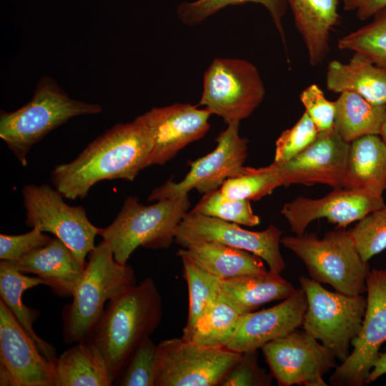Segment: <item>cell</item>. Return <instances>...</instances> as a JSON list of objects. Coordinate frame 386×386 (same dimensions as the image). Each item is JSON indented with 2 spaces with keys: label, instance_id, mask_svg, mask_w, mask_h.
I'll return each instance as SVG.
<instances>
[{
  "label": "cell",
  "instance_id": "obj_1",
  "mask_svg": "<svg viewBox=\"0 0 386 386\" xmlns=\"http://www.w3.org/2000/svg\"><path fill=\"white\" fill-rule=\"evenodd\" d=\"M152 148L151 133L140 115L131 122L115 124L89 143L74 160L56 165L51 172V179L64 198L82 199L102 180L134 181L148 167Z\"/></svg>",
  "mask_w": 386,
  "mask_h": 386
},
{
  "label": "cell",
  "instance_id": "obj_2",
  "mask_svg": "<svg viewBox=\"0 0 386 386\" xmlns=\"http://www.w3.org/2000/svg\"><path fill=\"white\" fill-rule=\"evenodd\" d=\"M162 316V297L149 277L107 302L86 341L102 355L113 383Z\"/></svg>",
  "mask_w": 386,
  "mask_h": 386
},
{
  "label": "cell",
  "instance_id": "obj_3",
  "mask_svg": "<svg viewBox=\"0 0 386 386\" xmlns=\"http://www.w3.org/2000/svg\"><path fill=\"white\" fill-rule=\"evenodd\" d=\"M136 284L134 269L116 262L109 245L102 240L89 253V260L61 313L63 340L71 345L86 341L102 315L106 302Z\"/></svg>",
  "mask_w": 386,
  "mask_h": 386
},
{
  "label": "cell",
  "instance_id": "obj_4",
  "mask_svg": "<svg viewBox=\"0 0 386 386\" xmlns=\"http://www.w3.org/2000/svg\"><path fill=\"white\" fill-rule=\"evenodd\" d=\"M101 105L71 98L55 80L41 77L30 101L13 112L1 111L0 137L26 167L33 146L69 119L98 114Z\"/></svg>",
  "mask_w": 386,
  "mask_h": 386
},
{
  "label": "cell",
  "instance_id": "obj_5",
  "mask_svg": "<svg viewBox=\"0 0 386 386\" xmlns=\"http://www.w3.org/2000/svg\"><path fill=\"white\" fill-rule=\"evenodd\" d=\"M189 207L188 194L159 200L152 205H144L137 197L130 196L114 220L99 229L98 235L109 245L116 262L127 264L139 247L169 248Z\"/></svg>",
  "mask_w": 386,
  "mask_h": 386
},
{
  "label": "cell",
  "instance_id": "obj_6",
  "mask_svg": "<svg viewBox=\"0 0 386 386\" xmlns=\"http://www.w3.org/2000/svg\"><path fill=\"white\" fill-rule=\"evenodd\" d=\"M281 244L303 262L315 281L348 295L366 292L371 269L360 257L348 230L337 228L321 239L315 233L287 236L281 238Z\"/></svg>",
  "mask_w": 386,
  "mask_h": 386
},
{
  "label": "cell",
  "instance_id": "obj_7",
  "mask_svg": "<svg viewBox=\"0 0 386 386\" xmlns=\"http://www.w3.org/2000/svg\"><path fill=\"white\" fill-rule=\"evenodd\" d=\"M299 281L307 301L302 328L344 362L360 330L367 298L330 291L304 276Z\"/></svg>",
  "mask_w": 386,
  "mask_h": 386
},
{
  "label": "cell",
  "instance_id": "obj_8",
  "mask_svg": "<svg viewBox=\"0 0 386 386\" xmlns=\"http://www.w3.org/2000/svg\"><path fill=\"white\" fill-rule=\"evenodd\" d=\"M265 88L257 67L242 59L215 58L203 76L197 106L227 124L239 123L262 102Z\"/></svg>",
  "mask_w": 386,
  "mask_h": 386
},
{
  "label": "cell",
  "instance_id": "obj_9",
  "mask_svg": "<svg viewBox=\"0 0 386 386\" xmlns=\"http://www.w3.org/2000/svg\"><path fill=\"white\" fill-rule=\"evenodd\" d=\"M242 352L205 347L182 337L157 345L154 386H217Z\"/></svg>",
  "mask_w": 386,
  "mask_h": 386
},
{
  "label": "cell",
  "instance_id": "obj_10",
  "mask_svg": "<svg viewBox=\"0 0 386 386\" xmlns=\"http://www.w3.org/2000/svg\"><path fill=\"white\" fill-rule=\"evenodd\" d=\"M22 196L26 225L53 234L85 265L99 230L88 219L85 209L67 204L57 189L46 184L24 186Z\"/></svg>",
  "mask_w": 386,
  "mask_h": 386
},
{
  "label": "cell",
  "instance_id": "obj_11",
  "mask_svg": "<svg viewBox=\"0 0 386 386\" xmlns=\"http://www.w3.org/2000/svg\"><path fill=\"white\" fill-rule=\"evenodd\" d=\"M367 306L352 350L330 377L334 386H362L386 342V269H372L366 279Z\"/></svg>",
  "mask_w": 386,
  "mask_h": 386
},
{
  "label": "cell",
  "instance_id": "obj_12",
  "mask_svg": "<svg viewBox=\"0 0 386 386\" xmlns=\"http://www.w3.org/2000/svg\"><path fill=\"white\" fill-rule=\"evenodd\" d=\"M261 349L279 386H327L323 376L337 367L333 352L304 329L297 328Z\"/></svg>",
  "mask_w": 386,
  "mask_h": 386
},
{
  "label": "cell",
  "instance_id": "obj_13",
  "mask_svg": "<svg viewBox=\"0 0 386 386\" xmlns=\"http://www.w3.org/2000/svg\"><path fill=\"white\" fill-rule=\"evenodd\" d=\"M227 125L215 139L216 148L190 162V170L182 180H168L154 189L147 200L169 199L187 194L194 189L205 194L219 189L226 179L240 174L248 154V141L239 135V123Z\"/></svg>",
  "mask_w": 386,
  "mask_h": 386
},
{
  "label": "cell",
  "instance_id": "obj_14",
  "mask_svg": "<svg viewBox=\"0 0 386 386\" xmlns=\"http://www.w3.org/2000/svg\"><path fill=\"white\" fill-rule=\"evenodd\" d=\"M282 234L272 224L262 231L254 232L190 211L179 223L174 242L186 247L202 242H217L252 252L261 257L269 270L281 273L286 266L279 249Z\"/></svg>",
  "mask_w": 386,
  "mask_h": 386
},
{
  "label": "cell",
  "instance_id": "obj_15",
  "mask_svg": "<svg viewBox=\"0 0 386 386\" xmlns=\"http://www.w3.org/2000/svg\"><path fill=\"white\" fill-rule=\"evenodd\" d=\"M0 385L54 386L50 360L1 300Z\"/></svg>",
  "mask_w": 386,
  "mask_h": 386
},
{
  "label": "cell",
  "instance_id": "obj_16",
  "mask_svg": "<svg viewBox=\"0 0 386 386\" xmlns=\"http://www.w3.org/2000/svg\"><path fill=\"white\" fill-rule=\"evenodd\" d=\"M385 204L382 195L341 187L333 189L319 199L298 197L284 204L281 214L287 220L291 231L300 235L315 219L325 218L337 228L345 229Z\"/></svg>",
  "mask_w": 386,
  "mask_h": 386
},
{
  "label": "cell",
  "instance_id": "obj_17",
  "mask_svg": "<svg viewBox=\"0 0 386 386\" xmlns=\"http://www.w3.org/2000/svg\"><path fill=\"white\" fill-rule=\"evenodd\" d=\"M350 144L333 128L319 132L306 149L284 163H275L282 186L300 184L343 187Z\"/></svg>",
  "mask_w": 386,
  "mask_h": 386
},
{
  "label": "cell",
  "instance_id": "obj_18",
  "mask_svg": "<svg viewBox=\"0 0 386 386\" xmlns=\"http://www.w3.org/2000/svg\"><path fill=\"white\" fill-rule=\"evenodd\" d=\"M142 115L153 139L149 167L164 164L187 145L202 138L210 128L212 114L197 105L176 103L154 107Z\"/></svg>",
  "mask_w": 386,
  "mask_h": 386
},
{
  "label": "cell",
  "instance_id": "obj_19",
  "mask_svg": "<svg viewBox=\"0 0 386 386\" xmlns=\"http://www.w3.org/2000/svg\"><path fill=\"white\" fill-rule=\"evenodd\" d=\"M307 306L306 295L300 288L275 306L242 314L224 347L238 352L257 350L302 327Z\"/></svg>",
  "mask_w": 386,
  "mask_h": 386
},
{
  "label": "cell",
  "instance_id": "obj_20",
  "mask_svg": "<svg viewBox=\"0 0 386 386\" xmlns=\"http://www.w3.org/2000/svg\"><path fill=\"white\" fill-rule=\"evenodd\" d=\"M9 262L24 273L42 278L56 295L61 297H71L86 265L55 237L44 247Z\"/></svg>",
  "mask_w": 386,
  "mask_h": 386
},
{
  "label": "cell",
  "instance_id": "obj_21",
  "mask_svg": "<svg viewBox=\"0 0 386 386\" xmlns=\"http://www.w3.org/2000/svg\"><path fill=\"white\" fill-rule=\"evenodd\" d=\"M340 1L287 0L312 66L321 64L329 53L330 33L340 21Z\"/></svg>",
  "mask_w": 386,
  "mask_h": 386
},
{
  "label": "cell",
  "instance_id": "obj_22",
  "mask_svg": "<svg viewBox=\"0 0 386 386\" xmlns=\"http://www.w3.org/2000/svg\"><path fill=\"white\" fill-rule=\"evenodd\" d=\"M295 290L280 273L269 269L221 279L219 297L244 314L255 311L269 302L285 300Z\"/></svg>",
  "mask_w": 386,
  "mask_h": 386
},
{
  "label": "cell",
  "instance_id": "obj_23",
  "mask_svg": "<svg viewBox=\"0 0 386 386\" xmlns=\"http://www.w3.org/2000/svg\"><path fill=\"white\" fill-rule=\"evenodd\" d=\"M326 86L335 93L352 91L374 104L386 105V69L360 53L354 52L347 63L330 61Z\"/></svg>",
  "mask_w": 386,
  "mask_h": 386
},
{
  "label": "cell",
  "instance_id": "obj_24",
  "mask_svg": "<svg viewBox=\"0 0 386 386\" xmlns=\"http://www.w3.org/2000/svg\"><path fill=\"white\" fill-rule=\"evenodd\" d=\"M177 255L220 279L267 271L264 261L259 256L217 242H202L182 247Z\"/></svg>",
  "mask_w": 386,
  "mask_h": 386
},
{
  "label": "cell",
  "instance_id": "obj_25",
  "mask_svg": "<svg viewBox=\"0 0 386 386\" xmlns=\"http://www.w3.org/2000/svg\"><path fill=\"white\" fill-rule=\"evenodd\" d=\"M343 187L382 195L386 190V143L377 134L350 143Z\"/></svg>",
  "mask_w": 386,
  "mask_h": 386
},
{
  "label": "cell",
  "instance_id": "obj_26",
  "mask_svg": "<svg viewBox=\"0 0 386 386\" xmlns=\"http://www.w3.org/2000/svg\"><path fill=\"white\" fill-rule=\"evenodd\" d=\"M54 386H110L104 359L88 341L76 343L50 361Z\"/></svg>",
  "mask_w": 386,
  "mask_h": 386
},
{
  "label": "cell",
  "instance_id": "obj_27",
  "mask_svg": "<svg viewBox=\"0 0 386 386\" xmlns=\"http://www.w3.org/2000/svg\"><path fill=\"white\" fill-rule=\"evenodd\" d=\"M46 285L39 277H31L16 269L9 261L0 262V300L11 312L17 321L35 341L41 352L52 360L57 355L55 348L35 332L33 325L39 315L38 310L28 307L22 301V295L28 289Z\"/></svg>",
  "mask_w": 386,
  "mask_h": 386
},
{
  "label": "cell",
  "instance_id": "obj_28",
  "mask_svg": "<svg viewBox=\"0 0 386 386\" xmlns=\"http://www.w3.org/2000/svg\"><path fill=\"white\" fill-rule=\"evenodd\" d=\"M335 104L334 129L344 141L350 144L365 135H380L386 105L374 104L352 91L340 93Z\"/></svg>",
  "mask_w": 386,
  "mask_h": 386
},
{
  "label": "cell",
  "instance_id": "obj_29",
  "mask_svg": "<svg viewBox=\"0 0 386 386\" xmlns=\"http://www.w3.org/2000/svg\"><path fill=\"white\" fill-rule=\"evenodd\" d=\"M242 315L218 297L194 325L187 340L205 347H224Z\"/></svg>",
  "mask_w": 386,
  "mask_h": 386
},
{
  "label": "cell",
  "instance_id": "obj_30",
  "mask_svg": "<svg viewBox=\"0 0 386 386\" xmlns=\"http://www.w3.org/2000/svg\"><path fill=\"white\" fill-rule=\"evenodd\" d=\"M247 2L259 4L269 11L284 47L287 61L290 62L282 24L288 7L287 0H197L181 3L177 11L182 22L188 26H195L227 6Z\"/></svg>",
  "mask_w": 386,
  "mask_h": 386
},
{
  "label": "cell",
  "instance_id": "obj_31",
  "mask_svg": "<svg viewBox=\"0 0 386 386\" xmlns=\"http://www.w3.org/2000/svg\"><path fill=\"white\" fill-rule=\"evenodd\" d=\"M189 291V311L182 337L187 340L197 322L218 298L220 279L192 262L181 259Z\"/></svg>",
  "mask_w": 386,
  "mask_h": 386
},
{
  "label": "cell",
  "instance_id": "obj_32",
  "mask_svg": "<svg viewBox=\"0 0 386 386\" xmlns=\"http://www.w3.org/2000/svg\"><path fill=\"white\" fill-rule=\"evenodd\" d=\"M372 17L370 23L342 36L337 46L360 53L386 69V7Z\"/></svg>",
  "mask_w": 386,
  "mask_h": 386
},
{
  "label": "cell",
  "instance_id": "obj_33",
  "mask_svg": "<svg viewBox=\"0 0 386 386\" xmlns=\"http://www.w3.org/2000/svg\"><path fill=\"white\" fill-rule=\"evenodd\" d=\"M282 186L274 162L261 168L244 167L242 173L224 181L219 192L229 199L258 200Z\"/></svg>",
  "mask_w": 386,
  "mask_h": 386
},
{
  "label": "cell",
  "instance_id": "obj_34",
  "mask_svg": "<svg viewBox=\"0 0 386 386\" xmlns=\"http://www.w3.org/2000/svg\"><path fill=\"white\" fill-rule=\"evenodd\" d=\"M191 212L224 221L254 227L260 219L253 211L249 200L229 199L218 189L204 194Z\"/></svg>",
  "mask_w": 386,
  "mask_h": 386
},
{
  "label": "cell",
  "instance_id": "obj_35",
  "mask_svg": "<svg viewBox=\"0 0 386 386\" xmlns=\"http://www.w3.org/2000/svg\"><path fill=\"white\" fill-rule=\"evenodd\" d=\"M348 232L365 262L386 249V204L365 215Z\"/></svg>",
  "mask_w": 386,
  "mask_h": 386
},
{
  "label": "cell",
  "instance_id": "obj_36",
  "mask_svg": "<svg viewBox=\"0 0 386 386\" xmlns=\"http://www.w3.org/2000/svg\"><path fill=\"white\" fill-rule=\"evenodd\" d=\"M157 345L146 339L131 356L113 385L118 386H154Z\"/></svg>",
  "mask_w": 386,
  "mask_h": 386
},
{
  "label": "cell",
  "instance_id": "obj_37",
  "mask_svg": "<svg viewBox=\"0 0 386 386\" xmlns=\"http://www.w3.org/2000/svg\"><path fill=\"white\" fill-rule=\"evenodd\" d=\"M319 131L305 112L295 125L282 132L275 144L274 162L284 163L297 155L317 137Z\"/></svg>",
  "mask_w": 386,
  "mask_h": 386
},
{
  "label": "cell",
  "instance_id": "obj_38",
  "mask_svg": "<svg viewBox=\"0 0 386 386\" xmlns=\"http://www.w3.org/2000/svg\"><path fill=\"white\" fill-rule=\"evenodd\" d=\"M272 375L258 364L257 350L242 352L240 359L231 368L220 386H269Z\"/></svg>",
  "mask_w": 386,
  "mask_h": 386
},
{
  "label": "cell",
  "instance_id": "obj_39",
  "mask_svg": "<svg viewBox=\"0 0 386 386\" xmlns=\"http://www.w3.org/2000/svg\"><path fill=\"white\" fill-rule=\"evenodd\" d=\"M305 112L313 121L319 132L334 128L336 104L326 99L322 89L315 84L305 88L300 95Z\"/></svg>",
  "mask_w": 386,
  "mask_h": 386
},
{
  "label": "cell",
  "instance_id": "obj_40",
  "mask_svg": "<svg viewBox=\"0 0 386 386\" xmlns=\"http://www.w3.org/2000/svg\"><path fill=\"white\" fill-rule=\"evenodd\" d=\"M51 237L33 227L29 232L18 234H0L1 260H16L31 252L46 245Z\"/></svg>",
  "mask_w": 386,
  "mask_h": 386
},
{
  "label": "cell",
  "instance_id": "obj_41",
  "mask_svg": "<svg viewBox=\"0 0 386 386\" xmlns=\"http://www.w3.org/2000/svg\"><path fill=\"white\" fill-rule=\"evenodd\" d=\"M343 9L355 11L357 18L364 21L372 17L376 13L386 7V0H340Z\"/></svg>",
  "mask_w": 386,
  "mask_h": 386
},
{
  "label": "cell",
  "instance_id": "obj_42",
  "mask_svg": "<svg viewBox=\"0 0 386 386\" xmlns=\"http://www.w3.org/2000/svg\"><path fill=\"white\" fill-rule=\"evenodd\" d=\"M385 374H386V352L380 353L377 360L365 381V385L375 381Z\"/></svg>",
  "mask_w": 386,
  "mask_h": 386
},
{
  "label": "cell",
  "instance_id": "obj_43",
  "mask_svg": "<svg viewBox=\"0 0 386 386\" xmlns=\"http://www.w3.org/2000/svg\"><path fill=\"white\" fill-rule=\"evenodd\" d=\"M380 136L381 137L382 140L386 143V115H385V118L381 128Z\"/></svg>",
  "mask_w": 386,
  "mask_h": 386
}]
</instances>
